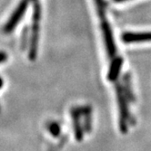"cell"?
I'll return each mask as SVG.
<instances>
[{"mask_svg": "<svg viewBox=\"0 0 151 151\" xmlns=\"http://www.w3.org/2000/svg\"><path fill=\"white\" fill-rule=\"evenodd\" d=\"M34 3L33 8V17H32V28H31V36L28 49V59L30 61H35L37 55L38 42H39V32H40V20L42 15V9L39 0H36Z\"/></svg>", "mask_w": 151, "mask_h": 151, "instance_id": "1", "label": "cell"}, {"mask_svg": "<svg viewBox=\"0 0 151 151\" xmlns=\"http://www.w3.org/2000/svg\"><path fill=\"white\" fill-rule=\"evenodd\" d=\"M116 96L119 111V129L121 133L127 134L128 129V120L130 119L128 107V100L126 97L123 87L119 83L116 84Z\"/></svg>", "mask_w": 151, "mask_h": 151, "instance_id": "2", "label": "cell"}, {"mask_svg": "<svg viewBox=\"0 0 151 151\" xmlns=\"http://www.w3.org/2000/svg\"><path fill=\"white\" fill-rule=\"evenodd\" d=\"M30 1L31 0H20L18 6L13 11L10 17L7 19L5 25L3 26V32L5 34H11L15 30V28L25 16Z\"/></svg>", "mask_w": 151, "mask_h": 151, "instance_id": "3", "label": "cell"}, {"mask_svg": "<svg viewBox=\"0 0 151 151\" xmlns=\"http://www.w3.org/2000/svg\"><path fill=\"white\" fill-rule=\"evenodd\" d=\"M101 22H102L101 23V28H102L105 43H106V48H107V51L108 53V56L114 57L115 54H116V52H117V49H116V45H115L111 28H110V26H109L108 23L105 20V17L101 18Z\"/></svg>", "mask_w": 151, "mask_h": 151, "instance_id": "4", "label": "cell"}, {"mask_svg": "<svg viewBox=\"0 0 151 151\" xmlns=\"http://www.w3.org/2000/svg\"><path fill=\"white\" fill-rule=\"evenodd\" d=\"M81 108L75 107L71 109V118L73 122V128H74V134L75 138L77 141H82L84 138V128L81 124Z\"/></svg>", "mask_w": 151, "mask_h": 151, "instance_id": "5", "label": "cell"}, {"mask_svg": "<svg viewBox=\"0 0 151 151\" xmlns=\"http://www.w3.org/2000/svg\"><path fill=\"white\" fill-rule=\"evenodd\" d=\"M125 43H138L151 41V32L147 33H125L122 35Z\"/></svg>", "mask_w": 151, "mask_h": 151, "instance_id": "6", "label": "cell"}, {"mask_svg": "<svg viewBox=\"0 0 151 151\" xmlns=\"http://www.w3.org/2000/svg\"><path fill=\"white\" fill-rule=\"evenodd\" d=\"M123 65V59L121 57H116L112 60L109 70L107 73V79L109 81H116L119 76Z\"/></svg>", "mask_w": 151, "mask_h": 151, "instance_id": "7", "label": "cell"}, {"mask_svg": "<svg viewBox=\"0 0 151 151\" xmlns=\"http://www.w3.org/2000/svg\"><path fill=\"white\" fill-rule=\"evenodd\" d=\"M81 108V113L83 116V128L85 132L89 133L92 129V109L90 106H83Z\"/></svg>", "mask_w": 151, "mask_h": 151, "instance_id": "8", "label": "cell"}, {"mask_svg": "<svg viewBox=\"0 0 151 151\" xmlns=\"http://www.w3.org/2000/svg\"><path fill=\"white\" fill-rule=\"evenodd\" d=\"M123 90L126 94V97L128 100L129 102H134L135 101V95L133 92L132 89V84H131V78L128 73L125 74L123 77Z\"/></svg>", "mask_w": 151, "mask_h": 151, "instance_id": "9", "label": "cell"}, {"mask_svg": "<svg viewBox=\"0 0 151 151\" xmlns=\"http://www.w3.org/2000/svg\"><path fill=\"white\" fill-rule=\"evenodd\" d=\"M48 130L53 137H58L61 133V127L58 122L53 121L48 125Z\"/></svg>", "mask_w": 151, "mask_h": 151, "instance_id": "10", "label": "cell"}, {"mask_svg": "<svg viewBox=\"0 0 151 151\" xmlns=\"http://www.w3.org/2000/svg\"><path fill=\"white\" fill-rule=\"evenodd\" d=\"M96 4L98 6V11L100 15V17H105V6H104V0H96Z\"/></svg>", "mask_w": 151, "mask_h": 151, "instance_id": "11", "label": "cell"}, {"mask_svg": "<svg viewBox=\"0 0 151 151\" xmlns=\"http://www.w3.org/2000/svg\"><path fill=\"white\" fill-rule=\"evenodd\" d=\"M7 60V54L5 52H0V63H3Z\"/></svg>", "mask_w": 151, "mask_h": 151, "instance_id": "12", "label": "cell"}, {"mask_svg": "<svg viewBox=\"0 0 151 151\" xmlns=\"http://www.w3.org/2000/svg\"><path fill=\"white\" fill-rule=\"evenodd\" d=\"M3 85H4V81L1 77H0V89L3 87Z\"/></svg>", "mask_w": 151, "mask_h": 151, "instance_id": "13", "label": "cell"}, {"mask_svg": "<svg viewBox=\"0 0 151 151\" xmlns=\"http://www.w3.org/2000/svg\"><path fill=\"white\" fill-rule=\"evenodd\" d=\"M114 1L118 3V2H124V1H127V0H114Z\"/></svg>", "mask_w": 151, "mask_h": 151, "instance_id": "14", "label": "cell"}, {"mask_svg": "<svg viewBox=\"0 0 151 151\" xmlns=\"http://www.w3.org/2000/svg\"><path fill=\"white\" fill-rule=\"evenodd\" d=\"M31 1H32V2H34V1H36V0H31Z\"/></svg>", "mask_w": 151, "mask_h": 151, "instance_id": "15", "label": "cell"}]
</instances>
